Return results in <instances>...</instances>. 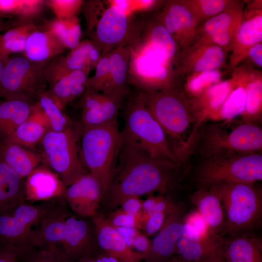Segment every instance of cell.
Wrapping results in <instances>:
<instances>
[{"instance_id":"21","label":"cell","mask_w":262,"mask_h":262,"mask_svg":"<svg viewBox=\"0 0 262 262\" xmlns=\"http://www.w3.org/2000/svg\"><path fill=\"white\" fill-rule=\"evenodd\" d=\"M65 202L58 199L39 222L40 227L34 230V246L47 249L57 248L62 244L65 234V224L69 214L65 207Z\"/></svg>"},{"instance_id":"5","label":"cell","mask_w":262,"mask_h":262,"mask_svg":"<svg viewBox=\"0 0 262 262\" xmlns=\"http://www.w3.org/2000/svg\"><path fill=\"white\" fill-rule=\"evenodd\" d=\"M124 115L123 140L152 158L178 165L164 131L146 107L140 91L129 98Z\"/></svg>"},{"instance_id":"55","label":"cell","mask_w":262,"mask_h":262,"mask_svg":"<svg viewBox=\"0 0 262 262\" xmlns=\"http://www.w3.org/2000/svg\"><path fill=\"white\" fill-rule=\"evenodd\" d=\"M20 255L16 249L7 246H2L0 249V262H16Z\"/></svg>"},{"instance_id":"7","label":"cell","mask_w":262,"mask_h":262,"mask_svg":"<svg viewBox=\"0 0 262 262\" xmlns=\"http://www.w3.org/2000/svg\"><path fill=\"white\" fill-rule=\"evenodd\" d=\"M121 142L116 122L83 130L81 157L89 172L99 181L103 196L109 194Z\"/></svg>"},{"instance_id":"12","label":"cell","mask_w":262,"mask_h":262,"mask_svg":"<svg viewBox=\"0 0 262 262\" xmlns=\"http://www.w3.org/2000/svg\"><path fill=\"white\" fill-rule=\"evenodd\" d=\"M104 10L91 40L101 55L119 47H131L139 41L142 23L133 21L131 14L111 3Z\"/></svg>"},{"instance_id":"8","label":"cell","mask_w":262,"mask_h":262,"mask_svg":"<svg viewBox=\"0 0 262 262\" xmlns=\"http://www.w3.org/2000/svg\"><path fill=\"white\" fill-rule=\"evenodd\" d=\"M195 178L199 188L225 183H254L262 180V153L204 159L196 169Z\"/></svg>"},{"instance_id":"27","label":"cell","mask_w":262,"mask_h":262,"mask_svg":"<svg viewBox=\"0 0 262 262\" xmlns=\"http://www.w3.org/2000/svg\"><path fill=\"white\" fill-rule=\"evenodd\" d=\"M131 56V47H117L109 52L110 80L104 93L122 99L129 92L128 71Z\"/></svg>"},{"instance_id":"18","label":"cell","mask_w":262,"mask_h":262,"mask_svg":"<svg viewBox=\"0 0 262 262\" xmlns=\"http://www.w3.org/2000/svg\"><path fill=\"white\" fill-rule=\"evenodd\" d=\"M25 178L26 201L46 202L63 198L67 187L59 175L49 168L38 166Z\"/></svg>"},{"instance_id":"45","label":"cell","mask_w":262,"mask_h":262,"mask_svg":"<svg viewBox=\"0 0 262 262\" xmlns=\"http://www.w3.org/2000/svg\"><path fill=\"white\" fill-rule=\"evenodd\" d=\"M45 3L43 0H18L14 16L21 24L30 23L41 14Z\"/></svg>"},{"instance_id":"56","label":"cell","mask_w":262,"mask_h":262,"mask_svg":"<svg viewBox=\"0 0 262 262\" xmlns=\"http://www.w3.org/2000/svg\"><path fill=\"white\" fill-rule=\"evenodd\" d=\"M158 195H149L146 199L143 200L142 205V218L143 219L151 213L157 201Z\"/></svg>"},{"instance_id":"28","label":"cell","mask_w":262,"mask_h":262,"mask_svg":"<svg viewBox=\"0 0 262 262\" xmlns=\"http://www.w3.org/2000/svg\"><path fill=\"white\" fill-rule=\"evenodd\" d=\"M24 179L0 156V214L10 213L26 202Z\"/></svg>"},{"instance_id":"11","label":"cell","mask_w":262,"mask_h":262,"mask_svg":"<svg viewBox=\"0 0 262 262\" xmlns=\"http://www.w3.org/2000/svg\"><path fill=\"white\" fill-rule=\"evenodd\" d=\"M57 199L35 205L25 202L10 213L0 214L1 247L14 248L20 255L29 253L34 247L32 227L39 224Z\"/></svg>"},{"instance_id":"60","label":"cell","mask_w":262,"mask_h":262,"mask_svg":"<svg viewBox=\"0 0 262 262\" xmlns=\"http://www.w3.org/2000/svg\"><path fill=\"white\" fill-rule=\"evenodd\" d=\"M178 255H175L169 261L167 262H177Z\"/></svg>"},{"instance_id":"61","label":"cell","mask_w":262,"mask_h":262,"mask_svg":"<svg viewBox=\"0 0 262 262\" xmlns=\"http://www.w3.org/2000/svg\"><path fill=\"white\" fill-rule=\"evenodd\" d=\"M177 262H188L182 259L181 258H180L179 256L178 255Z\"/></svg>"},{"instance_id":"30","label":"cell","mask_w":262,"mask_h":262,"mask_svg":"<svg viewBox=\"0 0 262 262\" xmlns=\"http://www.w3.org/2000/svg\"><path fill=\"white\" fill-rule=\"evenodd\" d=\"M90 71L78 70L61 78L49 86L48 91L62 110L67 103L83 94Z\"/></svg>"},{"instance_id":"39","label":"cell","mask_w":262,"mask_h":262,"mask_svg":"<svg viewBox=\"0 0 262 262\" xmlns=\"http://www.w3.org/2000/svg\"><path fill=\"white\" fill-rule=\"evenodd\" d=\"M37 30L33 23L20 24L0 34V54L9 57L10 54L24 51L28 36Z\"/></svg>"},{"instance_id":"36","label":"cell","mask_w":262,"mask_h":262,"mask_svg":"<svg viewBox=\"0 0 262 262\" xmlns=\"http://www.w3.org/2000/svg\"><path fill=\"white\" fill-rule=\"evenodd\" d=\"M45 29L52 32L66 49H73L81 41L82 30L77 16L66 19L55 18L46 21Z\"/></svg>"},{"instance_id":"4","label":"cell","mask_w":262,"mask_h":262,"mask_svg":"<svg viewBox=\"0 0 262 262\" xmlns=\"http://www.w3.org/2000/svg\"><path fill=\"white\" fill-rule=\"evenodd\" d=\"M254 183H231L209 188L219 197L225 217V237L255 232L262 225V193Z\"/></svg>"},{"instance_id":"2","label":"cell","mask_w":262,"mask_h":262,"mask_svg":"<svg viewBox=\"0 0 262 262\" xmlns=\"http://www.w3.org/2000/svg\"><path fill=\"white\" fill-rule=\"evenodd\" d=\"M144 103L166 135L176 142L173 153L179 161L194 141L196 119L180 84L151 92L140 91Z\"/></svg>"},{"instance_id":"6","label":"cell","mask_w":262,"mask_h":262,"mask_svg":"<svg viewBox=\"0 0 262 262\" xmlns=\"http://www.w3.org/2000/svg\"><path fill=\"white\" fill-rule=\"evenodd\" d=\"M131 47L128 81L140 91L154 92L180 84V75L165 52L150 42L140 40Z\"/></svg>"},{"instance_id":"50","label":"cell","mask_w":262,"mask_h":262,"mask_svg":"<svg viewBox=\"0 0 262 262\" xmlns=\"http://www.w3.org/2000/svg\"><path fill=\"white\" fill-rule=\"evenodd\" d=\"M150 248L151 241L145 234L140 232L134 238L132 243V249L140 255L142 261L148 255Z\"/></svg>"},{"instance_id":"14","label":"cell","mask_w":262,"mask_h":262,"mask_svg":"<svg viewBox=\"0 0 262 262\" xmlns=\"http://www.w3.org/2000/svg\"><path fill=\"white\" fill-rule=\"evenodd\" d=\"M158 15L181 52L193 43L199 23L185 0H170L165 3Z\"/></svg>"},{"instance_id":"53","label":"cell","mask_w":262,"mask_h":262,"mask_svg":"<svg viewBox=\"0 0 262 262\" xmlns=\"http://www.w3.org/2000/svg\"><path fill=\"white\" fill-rule=\"evenodd\" d=\"M115 228L128 246L132 249L133 241L136 236L140 232L139 229L132 227H118Z\"/></svg>"},{"instance_id":"26","label":"cell","mask_w":262,"mask_h":262,"mask_svg":"<svg viewBox=\"0 0 262 262\" xmlns=\"http://www.w3.org/2000/svg\"><path fill=\"white\" fill-rule=\"evenodd\" d=\"M224 258L229 262H262V240L255 232L225 237Z\"/></svg>"},{"instance_id":"37","label":"cell","mask_w":262,"mask_h":262,"mask_svg":"<svg viewBox=\"0 0 262 262\" xmlns=\"http://www.w3.org/2000/svg\"><path fill=\"white\" fill-rule=\"evenodd\" d=\"M122 99L106 94L98 109L82 111V119L84 127H92L116 122Z\"/></svg>"},{"instance_id":"33","label":"cell","mask_w":262,"mask_h":262,"mask_svg":"<svg viewBox=\"0 0 262 262\" xmlns=\"http://www.w3.org/2000/svg\"><path fill=\"white\" fill-rule=\"evenodd\" d=\"M0 156L20 177L25 179L38 166L41 156L17 144L0 140Z\"/></svg>"},{"instance_id":"1","label":"cell","mask_w":262,"mask_h":262,"mask_svg":"<svg viewBox=\"0 0 262 262\" xmlns=\"http://www.w3.org/2000/svg\"><path fill=\"white\" fill-rule=\"evenodd\" d=\"M119 153V165L109 193L112 206L130 196L164 195L175 185L178 165L152 158L122 138Z\"/></svg>"},{"instance_id":"38","label":"cell","mask_w":262,"mask_h":262,"mask_svg":"<svg viewBox=\"0 0 262 262\" xmlns=\"http://www.w3.org/2000/svg\"><path fill=\"white\" fill-rule=\"evenodd\" d=\"M235 85L221 107L207 119L229 120L243 113L246 101L245 88L243 84L232 75Z\"/></svg>"},{"instance_id":"41","label":"cell","mask_w":262,"mask_h":262,"mask_svg":"<svg viewBox=\"0 0 262 262\" xmlns=\"http://www.w3.org/2000/svg\"><path fill=\"white\" fill-rule=\"evenodd\" d=\"M181 89L188 99L198 96L212 85L221 81L223 73L219 69L193 73L185 76Z\"/></svg>"},{"instance_id":"62","label":"cell","mask_w":262,"mask_h":262,"mask_svg":"<svg viewBox=\"0 0 262 262\" xmlns=\"http://www.w3.org/2000/svg\"><path fill=\"white\" fill-rule=\"evenodd\" d=\"M210 262H229L226 261L225 259H222V260H216V261H212Z\"/></svg>"},{"instance_id":"25","label":"cell","mask_w":262,"mask_h":262,"mask_svg":"<svg viewBox=\"0 0 262 262\" xmlns=\"http://www.w3.org/2000/svg\"><path fill=\"white\" fill-rule=\"evenodd\" d=\"M235 85L231 77L212 85L198 96L188 99L196 119L197 130L202 121L221 107Z\"/></svg>"},{"instance_id":"47","label":"cell","mask_w":262,"mask_h":262,"mask_svg":"<svg viewBox=\"0 0 262 262\" xmlns=\"http://www.w3.org/2000/svg\"><path fill=\"white\" fill-rule=\"evenodd\" d=\"M184 224L190 227L200 237L213 238L210 235L209 229L205 221L196 209L185 214L184 217Z\"/></svg>"},{"instance_id":"43","label":"cell","mask_w":262,"mask_h":262,"mask_svg":"<svg viewBox=\"0 0 262 262\" xmlns=\"http://www.w3.org/2000/svg\"><path fill=\"white\" fill-rule=\"evenodd\" d=\"M109 52L101 55L95 69V74L89 77L86 82V88L104 93L110 80Z\"/></svg>"},{"instance_id":"32","label":"cell","mask_w":262,"mask_h":262,"mask_svg":"<svg viewBox=\"0 0 262 262\" xmlns=\"http://www.w3.org/2000/svg\"><path fill=\"white\" fill-rule=\"evenodd\" d=\"M49 130L48 124L36 102L29 117L5 140L2 141L33 147L42 140Z\"/></svg>"},{"instance_id":"10","label":"cell","mask_w":262,"mask_h":262,"mask_svg":"<svg viewBox=\"0 0 262 262\" xmlns=\"http://www.w3.org/2000/svg\"><path fill=\"white\" fill-rule=\"evenodd\" d=\"M77 141L72 127L60 132L49 130L42 139L48 164L66 187L88 172L79 155Z\"/></svg>"},{"instance_id":"40","label":"cell","mask_w":262,"mask_h":262,"mask_svg":"<svg viewBox=\"0 0 262 262\" xmlns=\"http://www.w3.org/2000/svg\"><path fill=\"white\" fill-rule=\"evenodd\" d=\"M36 103L48 124L49 130L60 132L72 127L71 119L56 104L48 90L39 95Z\"/></svg>"},{"instance_id":"15","label":"cell","mask_w":262,"mask_h":262,"mask_svg":"<svg viewBox=\"0 0 262 262\" xmlns=\"http://www.w3.org/2000/svg\"><path fill=\"white\" fill-rule=\"evenodd\" d=\"M102 196L99 181L89 172L67 187L63 199L77 215L91 218L98 213Z\"/></svg>"},{"instance_id":"59","label":"cell","mask_w":262,"mask_h":262,"mask_svg":"<svg viewBox=\"0 0 262 262\" xmlns=\"http://www.w3.org/2000/svg\"><path fill=\"white\" fill-rule=\"evenodd\" d=\"M8 26L4 21L3 17L0 16V33L6 30Z\"/></svg>"},{"instance_id":"57","label":"cell","mask_w":262,"mask_h":262,"mask_svg":"<svg viewBox=\"0 0 262 262\" xmlns=\"http://www.w3.org/2000/svg\"><path fill=\"white\" fill-rule=\"evenodd\" d=\"M95 262H118L115 258L101 250L100 253L93 255Z\"/></svg>"},{"instance_id":"13","label":"cell","mask_w":262,"mask_h":262,"mask_svg":"<svg viewBox=\"0 0 262 262\" xmlns=\"http://www.w3.org/2000/svg\"><path fill=\"white\" fill-rule=\"evenodd\" d=\"M228 53L210 41L196 40L181 53L176 68L180 76L218 70L225 65Z\"/></svg>"},{"instance_id":"20","label":"cell","mask_w":262,"mask_h":262,"mask_svg":"<svg viewBox=\"0 0 262 262\" xmlns=\"http://www.w3.org/2000/svg\"><path fill=\"white\" fill-rule=\"evenodd\" d=\"M91 219L98 244L102 250L118 262H142L140 255L128 246L103 214L97 213Z\"/></svg>"},{"instance_id":"49","label":"cell","mask_w":262,"mask_h":262,"mask_svg":"<svg viewBox=\"0 0 262 262\" xmlns=\"http://www.w3.org/2000/svg\"><path fill=\"white\" fill-rule=\"evenodd\" d=\"M57 249H46L34 254L29 262H71Z\"/></svg>"},{"instance_id":"52","label":"cell","mask_w":262,"mask_h":262,"mask_svg":"<svg viewBox=\"0 0 262 262\" xmlns=\"http://www.w3.org/2000/svg\"><path fill=\"white\" fill-rule=\"evenodd\" d=\"M179 206V204H174L164 195L159 194L157 201L152 212H162L170 214L175 211Z\"/></svg>"},{"instance_id":"17","label":"cell","mask_w":262,"mask_h":262,"mask_svg":"<svg viewBox=\"0 0 262 262\" xmlns=\"http://www.w3.org/2000/svg\"><path fill=\"white\" fill-rule=\"evenodd\" d=\"M186 209L179 204L166 218L163 227L151 241L147 257L142 262H167L176 253L178 242L182 233Z\"/></svg>"},{"instance_id":"34","label":"cell","mask_w":262,"mask_h":262,"mask_svg":"<svg viewBox=\"0 0 262 262\" xmlns=\"http://www.w3.org/2000/svg\"><path fill=\"white\" fill-rule=\"evenodd\" d=\"M140 40L148 41L162 49L176 68L181 50L158 15L142 24Z\"/></svg>"},{"instance_id":"58","label":"cell","mask_w":262,"mask_h":262,"mask_svg":"<svg viewBox=\"0 0 262 262\" xmlns=\"http://www.w3.org/2000/svg\"><path fill=\"white\" fill-rule=\"evenodd\" d=\"M9 57L0 54V89L4 69Z\"/></svg>"},{"instance_id":"48","label":"cell","mask_w":262,"mask_h":262,"mask_svg":"<svg viewBox=\"0 0 262 262\" xmlns=\"http://www.w3.org/2000/svg\"><path fill=\"white\" fill-rule=\"evenodd\" d=\"M169 214L162 212H152L143 219L145 234L148 237L157 233L163 227Z\"/></svg>"},{"instance_id":"16","label":"cell","mask_w":262,"mask_h":262,"mask_svg":"<svg viewBox=\"0 0 262 262\" xmlns=\"http://www.w3.org/2000/svg\"><path fill=\"white\" fill-rule=\"evenodd\" d=\"M226 238H203L184 224L176 254L188 262H210L224 259Z\"/></svg>"},{"instance_id":"31","label":"cell","mask_w":262,"mask_h":262,"mask_svg":"<svg viewBox=\"0 0 262 262\" xmlns=\"http://www.w3.org/2000/svg\"><path fill=\"white\" fill-rule=\"evenodd\" d=\"M244 10V2L236 0L226 10L199 25L194 41L206 39L214 34L237 32L241 24Z\"/></svg>"},{"instance_id":"22","label":"cell","mask_w":262,"mask_h":262,"mask_svg":"<svg viewBox=\"0 0 262 262\" xmlns=\"http://www.w3.org/2000/svg\"><path fill=\"white\" fill-rule=\"evenodd\" d=\"M233 72L232 76L243 84L246 90V105L241 115L242 121L253 123L262 118V72L248 65L238 66Z\"/></svg>"},{"instance_id":"46","label":"cell","mask_w":262,"mask_h":262,"mask_svg":"<svg viewBox=\"0 0 262 262\" xmlns=\"http://www.w3.org/2000/svg\"><path fill=\"white\" fill-rule=\"evenodd\" d=\"M107 220L114 227H132L138 229L143 228L142 212L138 214H132L119 209L111 214Z\"/></svg>"},{"instance_id":"9","label":"cell","mask_w":262,"mask_h":262,"mask_svg":"<svg viewBox=\"0 0 262 262\" xmlns=\"http://www.w3.org/2000/svg\"><path fill=\"white\" fill-rule=\"evenodd\" d=\"M47 63L33 62L24 56L9 57L2 75L0 98L34 103V100L46 90L45 68Z\"/></svg>"},{"instance_id":"42","label":"cell","mask_w":262,"mask_h":262,"mask_svg":"<svg viewBox=\"0 0 262 262\" xmlns=\"http://www.w3.org/2000/svg\"><path fill=\"white\" fill-rule=\"evenodd\" d=\"M186 3L190 8L199 24L202 22L225 11L236 0H187Z\"/></svg>"},{"instance_id":"51","label":"cell","mask_w":262,"mask_h":262,"mask_svg":"<svg viewBox=\"0 0 262 262\" xmlns=\"http://www.w3.org/2000/svg\"><path fill=\"white\" fill-rule=\"evenodd\" d=\"M143 200L136 196H130L124 198L120 202L121 209L124 212L138 214L142 213Z\"/></svg>"},{"instance_id":"24","label":"cell","mask_w":262,"mask_h":262,"mask_svg":"<svg viewBox=\"0 0 262 262\" xmlns=\"http://www.w3.org/2000/svg\"><path fill=\"white\" fill-rule=\"evenodd\" d=\"M93 235L90 224L83 219L73 216L66 221L62 253L67 259H78L91 253Z\"/></svg>"},{"instance_id":"3","label":"cell","mask_w":262,"mask_h":262,"mask_svg":"<svg viewBox=\"0 0 262 262\" xmlns=\"http://www.w3.org/2000/svg\"><path fill=\"white\" fill-rule=\"evenodd\" d=\"M230 120L205 126L196 135V150L204 159L262 153V130L254 123L229 125Z\"/></svg>"},{"instance_id":"23","label":"cell","mask_w":262,"mask_h":262,"mask_svg":"<svg viewBox=\"0 0 262 262\" xmlns=\"http://www.w3.org/2000/svg\"><path fill=\"white\" fill-rule=\"evenodd\" d=\"M196 210L205 221L210 236L215 239L225 237V217L218 196L210 188H199L190 196Z\"/></svg>"},{"instance_id":"35","label":"cell","mask_w":262,"mask_h":262,"mask_svg":"<svg viewBox=\"0 0 262 262\" xmlns=\"http://www.w3.org/2000/svg\"><path fill=\"white\" fill-rule=\"evenodd\" d=\"M21 99L0 100V140L7 138L30 115L33 105Z\"/></svg>"},{"instance_id":"19","label":"cell","mask_w":262,"mask_h":262,"mask_svg":"<svg viewBox=\"0 0 262 262\" xmlns=\"http://www.w3.org/2000/svg\"><path fill=\"white\" fill-rule=\"evenodd\" d=\"M243 14L232 47L230 51L228 69L233 70L246 58L249 49L262 41V8Z\"/></svg>"},{"instance_id":"44","label":"cell","mask_w":262,"mask_h":262,"mask_svg":"<svg viewBox=\"0 0 262 262\" xmlns=\"http://www.w3.org/2000/svg\"><path fill=\"white\" fill-rule=\"evenodd\" d=\"M45 3L52 10L56 18L64 19L77 16L83 4L81 0H49Z\"/></svg>"},{"instance_id":"54","label":"cell","mask_w":262,"mask_h":262,"mask_svg":"<svg viewBox=\"0 0 262 262\" xmlns=\"http://www.w3.org/2000/svg\"><path fill=\"white\" fill-rule=\"evenodd\" d=\"M259 67H262V43H259L251 47L248 51L247 57Z\"/></svg>"},{"instance_id":"29","label":"cell","mask_w":262,"mask_h":262,"mask_svg":"<svg viewBox=\"0 0 262 262\" xmlns=\"http://www.w3.org/2000/svg\"><path fill=\"white\" fill-rule=\"evenodd\" d=\"M66 48L50 31L33 32L28 37L24 56L35 62H48L60 55Z\"/></svg>"}]
</instances>
